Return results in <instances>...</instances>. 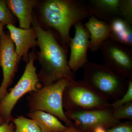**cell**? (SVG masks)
<instances>
[{
    "label": "cell",
    "instance_id": "obj_7",
    "mask_svg": "<svg viewBox=\"0 0 132 132\" xmlns=\"http://www.w3.org/2000/svg\"><path fill=\"white\" fill-rule=\"evenodd\" d=\"M100 49L104 65L128 80L132 79V51L130 48L108 38Z\"/></svg>",
    "mask_w": 132,
    "mask_h": 132
},
{
    "label": "cell",
    "instance_id": "obj_6",
    "mask_svg": "<svg viewBox=\"0 0 132 132\" xmlns=\"http://www.w3.org/2000/svg\"><path fill=\"white\" fill-rule=\"evenodd\" d=\"M28 57L21 78L14 87L0 100V115L5 122L10 123L13 119L12 111L19 99L26 94L38 91L42 88L34 64L35 55L32 52Z\"/></svg>",
    "mask_w": 132,
    "mask_h": 132
},
{
    "label": "cell",
    "instance_id": "obj_25",
    "mask_svg": "<svg viewBox=\"0 0 132 132\" xmlns=\"http://www.w3.org/2000/svg\"><path fill=\"white\" fill-rule=\"evenodd\" d=\"M4 25L2 23L0 22V37L1 36V35L2 33L3 32V28H4Z\"/></svg>",
    "mask_w": 132,
    "mask_h": 132
},
{
    "label": "cell",
    "instance_id": "obj_3",
    "mask_svg": "<svg viewBox=\"0 0 132 132\" xmlns=\"http://www.w3.org/2000/svg\"><path fill=\"white\" fill-rule=\"evenodd\" d=\"M82 68L83 80L109 101L120 98L127 90L128 80L104 64L88 61Z\"/></svg>",
    "mask_w": 132,
    "mask_h": 132
},
{
    "label": "cell",
    "instance_id": "obj_17",
    "mask_svg": "<svg viewBox=\"0 0 132 132\" xmlns=\"http://www.w3.org/2000/svg\"><path fill=\"white\" fill-rule=\"evenodd\" d=\"M12 122L14 124V132H41L36 122L20 115L14 118Z\"/></svg>",
    "mask_w": 132,
    "mask_h": 132
},
{
    "label": "cell",
    "instance_id": "obj_26",
    "mask_svg": "<svg viewBox=\"0 0 132 132\" xmlns=\"http://www.w3.org/2000/svg\"><path fill=\"white\" fill-rule=\"evenodd\" d=\"M4 123H5V121H4V120H3L1 115H0V126Z\"/></svg>",
    "mask_w": 132,
    "mask_h": 132
},
{
    "label": "cell",
    "instance_id": "obj_21",
    "mask_svg": "<svg viewBox=\"0 0 132 132\" xmlns=\"http://www.w3.org/2000/svg\"><path fill=\"white\" fill-rule=\"evenodd\" d=\"M121 18L132 25V1L121 0Z\"/></svg>",
    "mask_w": 132,
    "mask_h": 132
},
{
    "label": "cell",
    "instance_id": "obj_19",
    "mask_svg": "<svg viewBox=\"0 0 132 132\" xmlns=\"http://www.w3.org/2000/svg\"><path fill=\"white\" fill-rule=\"evenodd\" d=\"M114 118L118 120L126 119L132 120V102L124 104L113 111Z\"/></svg>",
    "mask_w": 132,
    "mask_h": 132
},
{
    "label": "cell",
    "instance_id": "obj_2",
    "mask_svg": "<svg viewBox=\"0 0 132 132\" xmlns=\"http://www.w3.org/2000/svg\"><path fill=\"white\" fill-rule=\"evenodd\" d=\"M42 20L46 26L59 34L65 45L69 44L72 26L92 16L87 1L80 0H47L40 8Z\"/></svg>",
    "mask_w": 132,
    "mask_h": 132
},
{
    "label": "cell",
    "instance_id": "obj_24",
    "mask_svg": "<svg viewBox=\"0 0 132 132\" xmlns=\"http://www.w3.org/2000/svg\"><path fill=\"white\" fill-rule=\"evenodd\" d=\"M62 132H81L79 130H78L77 128L75 127L74 126H71L68 128L67 130Z\"/></svg>",
    "mask_w": 132,
    "mask_h": 132
},
{
    "label": "cell",
    "instance_id": "obj_8",
    "mask_svg": "<svg viewBox=\"0 0 132 132\" xmlns=\"http://www.w3.org/2000/svg\"><path fill=\"white\" fill-rule=\"evenodd\" d=\"M113 113L112 108L65 112L66 116L81 132H92L98 127L108 129L120 123Z\"/></svg>",
    "mask_w": 132,
    "mask_h": 132
},
{
    "label": "cell",
    "instance_id": "obj_10",
    "mask_svg": "<svg viewBox=\"0 0 132 132\" xmlns=\"http://www.w3.org/2000/svg\"><path fill=\"white\" fill-rule=\"evenodd\" d=\"M74 26L75 34L73 38H71L69 43L71 53L68 64L71 71L75 73L88 62L87 51L90 45V35L82 22Z\"/></svg>",
    "mask_w": 132,
    "mask_h": 132
},
{
    "label": "cell",
    "instance_id": "obj_13",
    "mask_svg": "<svg viewBox=\"0 0 132 132\" xmlns=\"http://www.w3.org/2000/svg\"><path fill=\"white\" fill-rule=\"evenodd\" d=\"M84 26L90 35L89 49L92 52H96L100 49L104 41L109 38V24L95 16H91Z\"/></svg>",
    "mask_w": 132,
    "mask_h": 132
},
{
    "label": "cell",
    "instance_id": "obj_20",
    "mask_svg": "<svg viewBox=\"0 0 132 132\" xmlns=\"http://www.w3.org/2000/svg\"><path fill=\"white\" fill-rule=\"evenodd\" d=\"M132 102V79L128 80L127 90L123 96L111 103V107L113 110H115L119 107Z\"/></svg>",
    "mask_w": 132,
    "mask_h": 132
},
{
    "label": "cell",
    "instance_id": "obj_11",
    "mask_svg": "<svg viewBox=\"0 0 132 132\" xmlns=\"http://www.w3.org/2000/svg\"><path fill=\"white\" fill-rule=\"evenodd\" d=\"M6 27L9 31L10 38L14 43L18 62L19 63L22 59L27 63L29 60V49L38 46L35 29L33 27L23 29L12 24L7 25Z\"/></svg>",
    "mask_w": 132,
    "mask_h": 132
},
{
    "label": "cell",
    "instance_id": "obj_9",
    "mask_svg": "<svg viewBox=\"0 0 132 132\" xmlns=\"http://www.w3.org/2000/svg\"><path fill=\"white\" fill-rule=\"evenodd\" d=\"M19 64L14 43L9 34L3 31L0 37V67L3 72L0 100L8 93V88L13 81Z\"/></svg>",
    "mask_w": 132,
    "mask_h": 132
},
{
    "label": "cell",
    "instance_id": "obj_1",
    "mask_svg": "<svg viewBox=\"0 0 132 132\" xmlns=\"http://www.w3.org/2000/svg\"><path fill=\"white\" fill-rule=\"evenodd\" d=\"M32 25L36 32L38 60L41 66L38 75L44 86L65 79H75V73L69 67L65 48L59 44L54 35L42 28L36 17L33 15Z\"/></svg>",
    "mask_w": 132,
    "mask_h": 132
},
{
    "label": "cell",
    "instance_id": "obj_22",
    "mask_svg": "<svg viewBox=\"0 0 132 132\" xmlns=\"http://www.w3.org/2000/svg\"><path fill=\"white\" fill-rule=\"evenodd\" d=\"M106 132H132V121H131L118 123L107 129Z\"/></svg>",
    "mask_w": 132,
    "mask_h": 132
},
{
    "label": "cell",
    "instance_id": "obj_18",
    "mask_svg": "<svg viewBox=\"0 0 132 132\" xmlns=\"http://www.w3.org/2000/svg\"><path fill=\"white\" fill-rule=\"evenodd\" d=\"M14 22L13 14L8 7L6 1L0 0V22L5 26L14 25Z\"/></svg>",
    "mask_w": 132,
    "mask_h": 132
},
{
    "label": "cell",
    "instance_id": "obj_14",
    "mask_svg": "<svg viewBox=\"0 0 132 132\" xmlns=\"http://www.w3.org/2000/svg\"><path fill=\"white\" fill-rule=\"evenodd\" d=\"M8 7L19 21V28L28 29L31 27L33 10L38 3L36 0H7Z\"/></svg>",
    "mask_w": 132,
    "mask_h": 132
},
{
    "label": "cell",
    "instance_id": "obj_15",
    "mask_svg": "<svg viewBox=\"0 0 132 132\" xmlns=\"http://www.w3.org/2000/svg\"><path fill=\"white\" fill-rule=\"evenodd\" d=\"M108 24L109 38L127 47H132V25L120 17L113 19Z\"/></svg>",
    "mask_w": 132,
    "mask_h": 132
},
{
    "label": "cell",
    "instance_id": "obj_23",
    "mask_svg": "<svg viewBox=\"0 0 132 132\" xmlns=\"http://www.w3.org/2000/svg\"><path fill=\"white\" fill-rule=\"evenodd\" d=\"M15 126L13 122H5L0 126V132H14Z\"/></svg>",
    "mask_w": 132,
    "mask_h": 132
},
{
    "label": "cell",
    "instance_id": "obj_5",
    "mask_svg": "<svg viewBox=\"0 0 132 132\" xmlns=\"http://www.w3.org/2000/svg\"><path fill=\"white\" fill-rule=\"evenodd\" d=\"M66 111L86 110L111 107V103L83 80L70 79L63 96Z\"/></svg>",
    "mask_w": 132,
    "mask_h": 132
},
{
    "label": "cell",
    "instance_id": "obj_4",
    "mask_svg": "<svg viewBox=\"0 0 132 132\" xmlns=\"http://www.w3.org/2000/svg\"><path fill=\"white\" fill-rule=\"evenodd\" d=\"M70 80L63 79L30 93L27 98L30 111H43L59 118L68 127L73 125L63 109V94Z\"/></svg>",
    "mask_w": 132,
    "mask_h": 132
},
{
    "label": "cell",
    "instance_id": "obj_16",
    "mask_svg": "<svg viewBox=\"0 0 132 132\" xmlns=\"http://www.w3.org/2000/svg\"><path fill=\"white\" fill-rule=\"evenodd\" d=\"M27 115L35 121L41 132H62L68 128L63 125L57 117L43 111H30Z\"/></svg>",
    "mask_w": 132,
    "mask_h": 132
},
{
    "label": "cell",
    "instance_id": "obj_12",
    "mask_svg": "<svg viewBox=\"0 0 132 132\" xmlns=\"http://www.w3.org/2000/svg\"><path fill=\"white\" fill-rule=\"evenodd\" d=\"M87 3L92 16L107 23L121 17V0H90Z\"/></svg>",
    "mask_w": 132,
    "mask_h": 132
}]
</instances>
